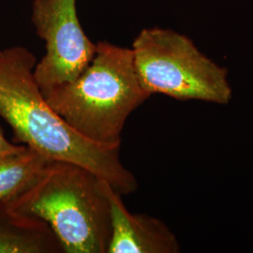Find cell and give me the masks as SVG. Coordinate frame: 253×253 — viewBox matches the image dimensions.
I'll use <instances>...</instances> for the list:
<instances>
[{
	"mask_svg": "<svg viewBox=\"0 0 253 253\" xmlns=\"http://www.w3.org/2000/svg\"><path fill=\"white\" fill-rule=\"evenodd\" d=\"M36 64L26 47L0 51V117L12 128L14 140L51 161L81 165L122 195L134 192L138 182L121 163L120 147L94 143L60 118L37 83Z\"/></svg>",
	"mask_w": 253,
	"mask_h": 253,
	"instance_id": "6da1fadb",
	"label": "cell"
},
{
	"mask_svg": "<svg viewBox=\"0 0 253 253\" xmlns=\"http://www.w3.org/2000/svg\"><path fill=\"white\" fill-rule=\"evenodd\" d=\"M54 112L84 138L120 147L126 119L148 100L131 48L97 43L95 56L73 81L42 90Z\"/></svg>",
	"mask_w": 253,
	"mask_h": 253,
	"instance_id": "7a4b0ae2",
	"label": "cell"
},
{
	"mask_svg": "<svg viewBox=\"0 0 253 253\" xmlns=\"http://www.w3.org/2000/svg\"><path fill=\"white\" fill-rule=\"evenodd\" d=\"M105 182L76 163L51 161L27 190L6 201L14 212L48 223L64 253H107L112 216Z\"/></svg>",
	"mask_w": 253,
	"mask_h": 253,
	"instance_id": "3957f363",
	"label": "cell"
},
{
	"mask_svg": "<svg viewBox=\"0 0 253 253\" xmlns=\"http://www.w3.org/2000/svg\"><path fill=\"white\" fill-rule=\"evenodd\" d=\"M142 86L151 96L226 105L233 99L228 70L204 54L189 37L172 29L145 28L131 47Z\"/></svg>",
	"mask_w": 253,
	"mask_h": 253,
	"instance_id": "277c9868",
	"label": "cell"
},
{
	"mask_svg": "<svg viewBox=\"0 0 253 253\" xmlns=\"http://www.w3.org/2000/svg\"><path fill=\"white\" fill-rule=\"evenodd\" d=\"M31 19L45 42V54L34 69L41 89L75 80L97 51L80 24L76 0H34Z\"/></svg>",
	"mask_w": 253,
	"mask_h": 253,
	"instance_id": "5b68a950",
	"label": "cell"
},
{
	"mask_svg": "<svg viewBox=\"0 0 253 253\" xmlns=\"http://www.w3.org/2000/svg\"><path fill=\"white\" fill-rule=\"evenodd\" d=\"M111 205L112 235L107 253H177L180 245L163 221L145 214H133L122 194L105 182Z\"/></svg>",
	"mask_w": 253,
	"mask_h": 253,
	"instance_id": "8992f818",
	"label": "cell"
},
{
	"mask_svg": "<svg viewBox=\"0 0 253 253\" xmlns=\"http://www.w3.org/2000/svg\"><path fill=\"white\" fill-rule=\"evenodd\" d=\"M0 253H64L53 229L44 220L14 212L0 201Z\"/></svg>",
	"mask_w": 253,
	"mask_h": 253,
	"instance_id": "52a82bcc",
	"label": "cell"
},
{
	"mask_svg": "<svg viewBox=\"0 0 253 253\" xmlns=\"http://www.w3.org/2000/svg\"><path fill=\"white\" fill-rule=\"evenodd\" d=\"M50 162L27 145L16 152L1 155L0 201L10 199L27 190Z\"/></svg>",
	"mask_w": 253,
	"mask_h": 253,
	"instance_id": "ba28073f",
	"label": "cell"
},
{
	"mask_svg": "<svg viewBox=\"0 0 253 253\" xmlns=\"http://www.w3.org/2000/svg\"><path fill=\"white\" fill-rule=\"evenodd\" d=\"M23 147H24V145H13L9 141H8L7 138L5 137L2 127L0 126V156L5 155V154L16 152L20 149H22Z\"/></svg>",
	"mask_w": 253,
	"mask_h": 253,
	"instance_id": "9c48e42d",
	"label": "cell"
}]
</instances>
